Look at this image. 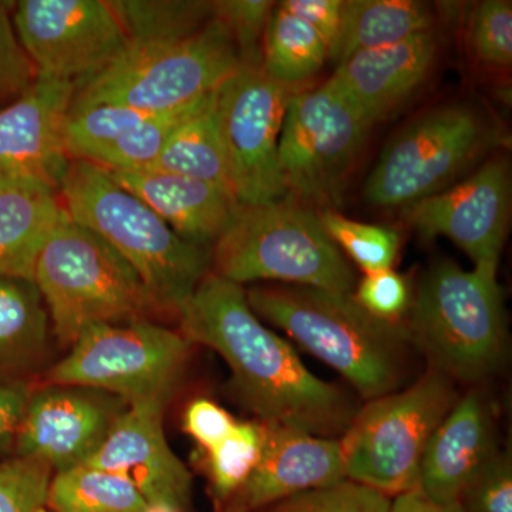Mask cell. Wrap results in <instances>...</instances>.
I'll return each mask as SVG.
<instances>
[{
    "mask_svg": "<svg viewBox=\"0 0 512 512\" xmlns=\"http://www.w3.org/2000/svg\"><path fill=\"white\" fill-rule=\"evenodd\" d=\"M198 103L200 100L185 109L150 117L136 130L121 138L116 146L107 150L96 165L106 170H143L153 167L174 131L190 116Z\"/></svg>",
    "mask_w": 512,
    "mask_h": 512,
    "instance_id": "32",
    "label": "cell"
},
{
    "mask_svg": "<svg viewBox=\"0 0 512 512\" xmlns=\"http://www.w3.org/2000/svg\"><path fill=\"white\" fill-rule=\"evenodd\" d=\"M279 6L308 23L325 42L330 55L342 26L343 0H285Z\"/></svg>",
    "mask_w": 512,
    "mask_h": 512,
    "instance_id": "41",
    "label": "cell"
},
{
    "mask_svg": "<svg viewBox=\"0 0 512 512\" xmlns=\"http://www.w3.org/2000/svg\"><path fill=\"white\" fill-rule=\"evenodd\" d=\"M50 323L35 282L0 276V380L37 366L49 345Z\"/></svg>",
    "mask_w": 512,
    "mask_h": 512,
    "instance_id": "24",
    "label": "cell"
},
{
    "mask_svg": "<svg viewBox=\"0 0 512 512\" xmlns=\"http://www.w3.org/2000/svg\"><path fill=\"white\" fill-rule=\"evenodd\" d=\"M457 503L466 512H512L510 451L498 450L471 477Z\"/></svg>",
    "mask_w": 512,
    "mask_h": 512,
    "instance_id": "37",
    "label": "cell"
},
{
    "mask_svg": "<svg viewBox=\"0 0 512 512\" xmlns=\"http://www.w3.org/2000/svg\"><path fill=\"white\" fill-rule=\"evenodd\" d=\"M247 298L258 318L336 370L366 402L406 384L414 348L404 320L377 319L353 295L305 286H258Z\"/></svg>",
    "mask_w": 512,
    "mask_h": 512,
    "instance_id": "2",
    "label": "cell"
},
{
    "mask_svg": "<svg viewBox=\"0 0 512 512\" xmlns=\"http://www.w3.org/2000/svg\"><path fill=\"white\" fill-rule=\"evenodd\" d=\"M183 423L185 433L208 451L227 439L237 420L217 403L201 397L188 404Z\"/></svg>",
    "mask_w": 512,
    "mask_h": 512,
    "instance_id": "40",
    "label": "cell"
},
{
    "mask_svg": "<svg viewBox=\"0 0 512 512\" xmlns=\"http://www.w3.org/2000/svg\"><path fill=\"white\" fill-rule=\"evenodd\" d=\"M32 392L23 380H0V451L13 450Z\"/></svg>",
    "mask_w": 512,
    "mask_h": 512,
    "instance_id": "42",
    "label": "cell"
},
{
    "mask_svg": "<svg viewBox=\"0 0 512 512\" xmlns=\"http://www.w3.org/2000/svg\"><path fill=\"white\" fill-rule=\"evenodd\" d=\"M147 512H183L178 510H173V508L168 507H160V505H150Z\"/></svg>",
    "mask_w": 512,
    "mask_h": 512,
    "instance_id": "44",
    "label": "cell"
},
{
    "mask_svg": "<svg viewBox=\"0 0 512 512\" xmlns=\"http://www.w3.org/2000/svg\"><path fill=\"white\" fill-rule=\"evenodd\" d=\"M353 298L367 313L386 322H403L412 303L406 279L393 268L363 276Z\"/></svg>",
    "mask_w": 512,
    "mask_h": 512,
    "instance_id": "39",
    "label": "cell"
},
{
    "mask_svg": "<svg viewBox=\"0 0 512 512\" xmlns=\"http://www.w3.org/2000/svg\"><path fill=\"white\" fill-rule=\"evenodd\" d=\"M107 171L178 237L200 247H214L241 208L232 192L185 175L154 168Z\"/></svg>",
    "mask_w": 512,
    "mask_h": 512,
    "instance_id": "21",
    "label": "cell"
},
{
    "mask_svg": "<svg viewBox=\"0 0 512 512\" xmlns=\"http://www.w3.org/2000/svg\"><path fill=\"white\" fill-rule=\"evenodd\" d=\"M390 512H466L458 503H436L419 490L393 498Z\"/></svg>",
    "mask_w": 512,
    "mask_h": 512,
    "instance_id": "43",
    "label": "cell"
},
{
    "mask_svg": "<svg viewBox=\"0 0 512 512\" xmlns=\"http://www.w3.org/2000/svg\"><path fill=\"white\" fill-rule=\"evenodd\" d=\"M192 346L180 330L154 320L97 323L82 330L45 380L113 394L128 407L167 406L183 379Z\"/></svg>",
    "mask_w": 512,
    "mask_h": 512,
    "instance_id": "9",
    "label": "cell"
},
{
    "mask_svg": "<svg viewBox=\"0 0 512 512\" xmlns=\"http://www.w3.org/2000/svg\"><path fill=\"white\" fill-rule=\"evenodd\" d=\"M404 326L429 369L451 382L478 386L507 362L508 326L497 269L466 271L443 261L429 269Z\"/></svg>",
    "mask_w": 512,
    "mask_h": 512,
    "instance_id": "4",
    "label": "cell"
},
{
    "mask_svg": "<svg viewBox=\"0 0 512 512\" xmlns=\"http://www.w3.org/2000/svg\"><path fill=\"white\" fill-rule=\"evenodd\" d=\"M218 512H235V511L229 510V508H222V510H220Z\"/></svg>",
    "mask_w": 512,
    "mask_h": 512,
    "instance_id": "45",
    "label": "cell"
},
{
    "mask_svg": "<svg viewBox=\"0 0 512 512\" xmlns=\"http://www.w3.org/2000/svg\"><path fill=\"white\" fill-rule=\"evenodd\" d=\"M127 409L120 397L100 390L45 384L30 394L13 450L55 473L83 466Z\"/></svg>",
    "mask_w": 512,
    "mask_h": 512,
    "instance_id": "14",
    "label": "cell"
},
{
    "mask_svg": "<svg viewBox=\"0 0 512 512\" xmlns=\"http://www.w3.org/2000/svg\"><path fill=\"white\" fill-rule=\"evenodd\" d=\"M150 117L119 104H72L64 126L67 154L70 160L96 164L107 150Z\"/></svg>",
    "mask_w": 512,
    "mask_h": 512,
    "instance_id": "29",
    "label": "cell"
},
{
    "mask_svg": "<svg viewBox=\"0 0 512 512\" xmlns=\"http://www.w3.org/2000/svg\"><path fill=\"white\" fill-rule=\"evenodd\" d=\"M9 5L0 2V109L28 92L37 79L35 66L13 29Z\"/></svg>",
    "mask_w": 512,
    "mask_h": 512,
    "instance_id": "38",
    "label": "cell"
},
{
    "mask_svg": "<svg viewBox=\"0 0 512 512\" xmlns=\"http://www.w3.org/2000/svg\"><path fill=\"white\" fill-rule=\"evenodd\" d=\"M177 319L188 342L227 362L232 390L256 420L326 439H340L348 430L359 404L313 375L288 340L266 328L241 285L210 272Z\"/></svg>",
    "mask_w": 512,
    "mask_h": 512,
    "instance_id": "1",
    "label": "cell"
},
{
    "mask_svg": "<svg viewBox=\"0 0 512 512\" xmlns=\"http://www.w3.org/2000/svg\"><path fill=\"white\" fill-rule=\"evenodd\" d=\"M494 404L480 386L458 397L427 444L419 471V491L436 503H457L471 477L494 456Z\"/></svg>",
    "mask_w": 512,
    "mask_h": 512,
    "instance_id": "20",
    "label": "cell"
},
{
    "mask_svg": "<svg viewBox=\"0 0 512 512\" xmlns=\"http://www.w3.org/2000/svg\"><path fill=\"white\" fill-rule=\"evenodd\" d=\"M295 92L271 79L262 67L248 66H239L215 92L231 190L241 205L254 207L289 197L279 161V136Z\"/></svg>",
    "mask_w": 512,
    "mask_h": 512,
    "instance_id": "12",
    "label": "cell"
},
{
    "mask_svg": "<svg viewBox=\"0 0 512 512\" xmlns=\"http://www.w3.org/2000/svg\"><path fill=\"white\" fill-rule=\"evenodd\" d=\"M429 5L413 0H343L342 26L329 59L336 67L365 50L396 45L434 29Z\"/></svg>",
    "mask_w": 512,
    "mask_h": 512,
    "instance_id": "23",
    "label": "cell"
},
{
    "mask_svg": "<svg viewBox=\"0 0 512 512\" xmlns=\"http://www.w3.org/2000/svg\"><path fill=\"white\" fill-rule=\"evenodd\" d=\"M66 214L107 242L140 276L165 316L178 313L211 272V249L191 244L106 168L72 160L59 191Z\"/></svg>",
    "mask_w": 512,
    "mask_h": 512,
    "instance_id": "3",
    "label": "cell"
},
{
    "mask_svg": "<svg viewBox=\"0 0 512 512\" xmlns=\"http://www.w3.org/2000/svg\"><path fill=\"white\" fill-rule=\"evenodd\" d=\"M215 92L200 100L150 168L185 175L232 192L218 127Z\"/></svg>",
    "mask_w": 512,
    "mask_h": 512,
    "instance_id": "25",
    "label": "cell"
},
{
    "mask_svg": "<svg viewBox=\"0 0 512 512\" xmlns=\"http://www.w3.org/2000/svg\"><path fill=\"white\" fill-rule=\"evenodd\" d=\"M404 211L421 237L451 239L474 262V268L497 269L511 211L507 160L490 158L466 180Z\"/></svg>",
    "mask_w": 512,
    "mask_h": 512,
    "instance_id": "15",
    "label": "cell"
},
{
    "mask_svg": "<svg viewBox=\"0 0 512 512\" xmlns=\"http://www.w3.org/2000/svg\"><path fill=\"white\" fill-rule=\"evenodd\" d=\"M372 127L328 82L296 90L279 136L288 195L311 208L339 205Z\"/></svg>",
    "mask_w": 512,
    "mask_h": 512,
    "instance_id": "11",
    "label": "cell"
},
{
    "mask_svg": "<svg viewBox=\"0 0 512 512\" xmlns=\"http://www.w3.org/2000/svg\"><path fill=\"white\" fill-rule=\"evenodd\" d=\"M264 441L265 423L237 421L227 439L205 451L212 498L220 510L251 477L261 458Z\"/></svg>",
    "mask_w": 512,
    "mask_h": 512,
    "instance_id": "30",
    "label": "cell"
},
{
    "mask_svg": "<svg viewBox=\"0 0 512 512\" xmlns=\"http://www.w3.org/2000/svg\"><path fill=\"white\" fill-rule=\"evenodd\" d=\"M12 9L13 29L37 76L79 87L127 49L126 32L104 0H20Z\"/></svg>",
    "mask_w": 512,
    "mask_h": 512,
    "instance_id": "13",
    "label": "cell"
},
{
    "mask_svg": "<svg viewBox=\"0 0 512 512\" xmlns=\"http://www.w3.org/2000/svg\"><path fill=\"white\" fill-rule=\"evenodd\" d=\"M345 480L348 478L340 439L265 423L259 463L224 508L256 512L292 495Z\"/></svg>",
    "mask_w": 512,
    "mask_h": 512,
    "instance_id": "18",
    "label": "cell"
},
{
    "mask_svg": "<svg viewBox=\"0 0 512 512\" xmlns=\"http://www.w3.org/2000/svg\"><path fill=\"white\" fill-rule=\"evenodd\" d=\"M53 470L40 461H0V512H46Z\"/></svg>",
    "mask_w": 512,
    "mask_h": 512,
    "instance_id": "36",
    "label": "cell"
},
{
    "mask_svg": "<svg viewBox=\"0 0 512 512\" xmlns=\"http://www.w3.org/2000/svg\"><path fill=\"white\" fill-rule=\"evenodd\" d=\"M437 52L436 32L427 30L396 45L349 57L326 82L373 126L392 116L423 86Z\"/></svg>",
    "mask_w": 512,
    "mask_h": 512,
    "instance_id": "19",
    "label": "cell"
},
{
    "mask_svg": "<svg viewBox=\"0 0 512 512\" xmlns=\"http://www.w3.org/2000/svg\"><path fill=\"white\" fill-rule=\"evenodd\" d=\"M241 66L224 23L212 19L187 39L131 45L77 87L72 104H119L141 113H171L214 93Z\"/></svg>",
    "mask_w": 512,
    "mask_h": 512,
    "instance_id": "7",
    "label": "cell"
},
{
    "mask_svg": "<svg viewBox=\"0 0 512 512\" xmlns=\"http://www.w3.org/2000/svg\"><path fill=\"white\" fill-rule=\"evenodd\" d=\"M214 18L224 23L237 47L241 66L262 67V42L276 3L266 0L212 2Z\"/></svg>",
    "mask_w": 512,
    "mask_h": 512,
    "instance_id": "35",
    "label": "cell"
},
{
    "mask_svg": "<svg viewBox=\"0 0 512 512\" xmlns=\"http://www.w3.org/2000/svg\"><path fill=\"white\" fill-rule=\"evenodd\" d=\"M164 404L128 407L86 466L123 477L150 505L190 512L191 474L164 433Z\"/></svg>",
    "mask_w": 512,
    "mask_h": 512,
    "instance_id": "17",
    "label": "cell"
},
{
    "mask_svg": "<svg viewBox=\"0 0 512 512\" xmlns=\"http://www.w3.org/2000/svg\"><path fill=\"white\" fill-rule=\"evenodd\" d=\"M62 212L49 188L0 187V276L33 281L37 256Z\"/></svg>",
    "mask_w": 512,
    "mask_h": 512,
    "instance_id": "22",
    "label": "cell"
},
{
    "mask_svg": "<svg viewBox=\"0 0 512 512\" xmlns=\"http://www.w3.org/2000/svg\"><path fill=\"white\" fill-rule=\"evenodd\" d=\"M471 55L485 66L507 69L512 63V3L485 0L474 9L468 23Z\"/></svg>",
    "mask_w": 512,
    "mask_h": 512,
    "instance_id": "34",
    "label": "cell"
},
{
    "mask_svg": "<svg viewBox=\"0 0 512 512\" xmlns=\"http://www.w3.org/2000/svg\"><path fill=\"white\" fill-rule=\"evenodd\" d=\"M131 45L187 39L214 19L212 2L201 0H117L109 2Z\"/></svg>",
    "mask_w": 512,
    "mask_h": 512,
    "instance_id": "27",
    "label": "cell"
},
{
    "mask_svg": "<svg viewBox=\"0 0 512 512\" xmlns=\"http://www.w3.org/2000/svg\"><path fill=\"white\" fill-rule=\"evenodd\" d=\"M328 47L302 19L275 5L262 42V69L275 82L298 90L322 70Z\"/></svg>",
    "mask_w": 512,
    "mask_h": 512,
    "instance_id": "26",
    "label": "cell"
},
{
    "mask_svg": "<svg viewBox=\"0 0 512 512\" xmlns=\"http://www.w3.org/2000/svg\"><path fill=\"white\" fill-rule=\"evenodd\" d=\"M500 143L493 121L470 104H446L410 121L386 144L367 177L377 207H409L439 194Z\"/></svg>",
    "mask_w": 512,
    "mask_h": 512,
    "instance_id": "10",
    "label": "cell"
},
{
    "mask_svg": "<svg viewBox=\"0 0 512 512\" xmlns=\"http://www.w3.org/2000/svg\"><path fill=\"white\" fill-rule=\"evenodd\" d=\"M211 272L241 285L278 281L353 295L356 279L318 212L298 201L241 205L211 248Z\"/></svg>",
    "mask_w": 512,
    "mask_h": 512,
    "instance_id": "6",
    "label": "cell"
},
{
    "mask_svg": "<svg viewBox=\"0 0 512 512\" xmlns=\"http://www.w3.org/2000/svg\"><path fill=\"white\" fill-rule=\"evenodd\" d=\"M456 383L430 370L359 407L340 437L346 478L389 498L419 490L421 458L458 400Z\"/></svg>",
    "mask_w": 512,
    "mask_h": 512,
    "instance_id": "8",
    "label": "cell"
},
{
    "mask_svg": "<svg viewBox=\"0 0 512 512\" xmlns=\"http://www.w3.org/2000/svg\"><path fill=\"white\" fill-rule=\"evenodd\" d=\"M150 504L123 477L77 466L52 477L47 510L52 512H147Z\"/></svg>",
    "mask_w": 512,
    "mask_h": 512,
    "instance_id": "28",
    "label": "cell"
},
{
    "mask_svg": "<svg viewBox=\"0 0 512 512\" xmlns=\"http://www.w3.org/2000/svg\"><path fill=\"white\" fill-rule=\"evenodd\" d=\"M392 498L345 480L292 495L256 512H390Z\"/></svg>",
    "mask_w": 512,
    "mask_h": 512,
    "instance_id": "33",
    "label": "cell"
},
{
    "mask_svg": "<svg viewBox=\"0 0 512 512\" xmlns=\"http://www.w3.org/2000/svg\"><path fill=\"white\" fill-rule=\"evenodd\" d=\"M76 90L72 82L37 76L28 92L0 109V187L59 191L72 161L64 126Z\"/></svg>",
    "mask_w": 512,
    "mask_h": 512,
    "instance_id": "16",
    "label": "cell"
},
{
    "mask_svg": "<svg viewBox=\"0 0 512 512\" xmlns=\"http://www.w3.org/2000/svg\"><path fill=\"white\" fill-rule=\"evenodd\" d=\"M318 215L333 244L345 252L365 275L392 269L399 254V232L382 225L353 221L333 210H322Z\"/></svg>",
    "mask_w": 512,
    "mask_h": 512,
    "instance_id": "31",
    "label": "cell"
},
{
    "mask_svg": "<svg viewBox=\"0 0 512 512\" xmlns=\"http://www.w3.org/2000/svg\"><path fill=\"white\" fill-rule=\"evenodd\" d=\"M33 282L64 348L90 325L165 316L126 259L64 210L40 249Z\"/></svg>",
    "mask_w": 512,
    "mask_h": 512,
    "instance_id": "5",
    "label": "cell"
}]
</instances>
